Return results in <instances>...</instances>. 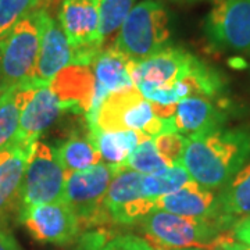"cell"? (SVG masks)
Listing matches in <instances>:
<instances>
[{
    "instance_id": "obj_1",
    "label": "cell",
    "mask_w": 250,
    "mask_h": 250,
    "mask_svg": "<svg viewBox=\"0 0 250 250\" xmlns=\"http://www.w3.org/2000/svg\"><path fill=\"white\" fill-rule=\"evenodd\" d=\"M249 159V129L220 128L188 138L182 166L197 184L218 190Z\"/></svg>"
},
{
    "instance_id": "obj_2",
    "label": "cell",
    "mask_w": 250,
    "mask_h": 250,
    "mask_svg": "<svg viewBox=\"0 0 250 250\" xmlns=\"http://www.w3.org/2000/svg\"><path fill=\"white\" fill-rule=\"evenodd\" d=\"M86 124L102 131H136L152 139L164 132H177L174 120L156 116L152 102L135 85L110 93Z\"/></svg>"
},
{
    "instance_id": "obj_3",
    "label": "cell",
    "mask_w": 250,
    "mask_h": 250,
    "mask_svg": "<svg viewBox=\"0 0 250 250\" xmlns=\"http://www.w3.org/2000/svg\"><path fill=\"white\" fill-rule=\"evenodd\" d=\"M45 11L29 13L0 39V95L34 78Z\"/></svg>"
},
{
    "instance_id": "obj_4",
    "label": "cell",
    "mask_w": 250,
    "mask_h": 250,
    "mask_svg": "<svg viewBox=\"0 0 250 250\" xmlns=\"http://www.w3.org/2000/svg\"><path fill=\"white\" fill-rule=\"evenodd\" d=\"M170 16L160 0H143L129 11L114 47L128 59L141 62L168 46Z\"/></svg>"
},
{
    "instance_id": "obj_5",
    "label": "cell",
    "mask_w": 250,
    "mask_h": 250,
    "mask_svg": "<svg viewBox=\"0 0 250 250\" xmlns=\"http://www.w3.org/2000/svg\"><path fill=\"white\" fill-rule=\"evenodd\" d=\"M146 236L159 246V249H206L221 241V232L232 227L224 218L197 220L182 215L154 210L142 223Z\"/></svg>"
},
{
    "instance_id": "obj_6",
    "label": "cell",
    "mask_w": 250,
    "mask_h": 250,
    "mask_svg": "<svg viewBox=\"0 0 250 250\" xmlns=\"http://www.w3.org/2000/svg\"><path fill=\"white\" fill-rule=\"evenodd\" d=\"M121 168L124 167L100 163L67 175L62 202L77 215L81 229L111 221L104 207V197L111 179Z\"/></svg>"
},
{
    "instance_id": "obj_7",
    "label": "cell",
    "mask_w": 250,
    "mask_h": 250,
    "mask_svg": "<svg viewBox=\"0 0 250 250\" xmlns=\"http://www.w3.org/2000/svg\"><path fill=\"white\" fill-rule=\"evenodd\" d=\"M65 179L67 175L59 159L57 149L38 141L29 154L24 171L21 208L62 202Z\"/></svg>"
},
{
    "instance_id": "obj_8",
    "label": "cell",
    "mask_w": 250,
    "mask_h": 250,
    "mask_svg": "<svg viewBox=\"0 0 250 250\" xmlns=\"http://www.w3.org/2000/svg\"><path fill=\"white\" fill-rule=\"evenodd\" d=\"M57 17L72 47L74 64L90 67L103 50L98 0H62Z\"/></svg>"
},
{
    "instance_id": "obj_9",
    "label": "cell",
    "mask_w": 250,
    "mask_h": 250,
    "mask_svg": "<svg viewBox=\"0 0 250 250\" xmlns=\"http://www.w3.org/2000/svg\"><path fill=\"white\" fill-rule=\"evenodd\" d=\"M203 31L217 50L250 54V0H215Z\"/></svg>"
},
{
    "instance_id": "obj_10",
    "label": "cell",
    "mask_w": 250,
    "mask_h": 250,
    "mask_svg": "<svg viewBox=\"0 0 250 250\" xmlns=\"http://www.w3.org/2000/svg\"><path fill=\"white\" fill-rule=\"evenodd\" d=\"M199 60L185 49L167 46L145 60H131L129 74L135 86L146 98L153 92L174 88L193 70Z\"/></svg>"
},
{
    "instance_id": "obj_11",
    "label": "cell",
    "mask_w": 250,
    "mask_h": 250,
    "mask_svg": "<svg viewBox=\"0 0 250 250\" xmlns=\"http://www.w3.org/2000/svg\"><path fill=\"white\" fill-rule=\"evenodd\" d=\"M18 220L36 241L56 245H68L81 232L77 215L64 202L29 206L21 208Z\"/></svg>"
},
{
    "instance_id": "obj_12",
    "label": "cell",
    "mask_w": 250,
    "mask_h": 250,
    "mask_svg": "<svg viewBox=\"0 0 250 250\" xmlns=\"http://www.w3.org/2000/svg\"><path fill=\"white\" fill-rule=\"evenodd\" d=\"M65 111L70 110L56 96L49 83H38L21 111L16 146L31 149L46 129Z\"/></svg>"
},
{
    "instance_id": "obj_13",
    "label": "cell",
    "mask_w": 250,
    "mask_h": 250,
    "mask_svg": "<svg viewBox=\"0 0 250 250\" xmlns=\"http://www.w3.org/2000/svg\"><path fill=\"white\" fill-rule=\"evenodd\" d=\"M72 64L74 52L71 45L59 21H56L46 10L32 81L36 83H49L59 72Z\"/></svg>"
},
{
    "instance_id": "obj_14",
    "label": "cell",
    "mask_w": 250,
    "mask_h": 250,
    "mask_svg": "<svg viewBox=\"0 0 250 250\" xmlns=\"http://www.w3.org/2000/svg\"><path fill=\"white\" fill-rule=\"evenodd\" d=\"M129 64L131 59H128L114 46L103 49L96 56V59L92 62V72L95 77V92L92 99V107L85 114L86 120L93 117L100 103L110 93L134 86L129 74Z\"/></svg>"
},
{
    "instance_id": "obj_15",
    "label": "cell",
    "mask_w": 250,
    "mask_h": 250,
    "mask_svg": "<svg viewBox=\"0 0 250 250\" xmlns=\"http://www.w3.org/2000/svg\"><path fill=\"white\" fill-rule=\"evenodd\" d=\"M154 205H156V210H163L167 213L189 217V218H197V220L224 218L218 210L217 193L213 189L203 187L193 179L170 195L156 199Z\"/></svg>"
},
{
    "instance_id": "obj_16",
    "label": "cell",
    "mask_w": 250,
    "mask_h": 250,
    "mask_svg": "<svg viewBox=\"0 0 250 250\" xmlns=\"http://www.w3.org/2000/svg\"><path fill=\"white\" fill-rule=\"evenodd\" d=\"M227 118V110L218 106L214 99L202 96H189L179 100L172 117L175 131L187 138L224 128Z\"/></svg>"
},
{
    "instance_id": "obj_17",
    "label": "cell",
    "mask_w": 250,
    "mask_h": 250,
    "mask_svg": "<svg viewBox=\"0 0 250 250\" xmlns=\"http://www.w3.org/2000/svg\"><path fill=\"white\" fill-rule=\"evenodd\" d=\"M49 86L70 111L86 114L92 107L95 77L86 65H68L49 82Z\"/></svg>"
},
{
    "instance_id": "obj_18",
    "label": "cell",
    "mask_w": 250,
    "mask_h": 250,
    "mask_svg": "<svg viewBox=\"0 0 250 250\" xmlns=\"http://www.w3.org/2000/svg\"><path fill=\"white\" fill-rule=\"evenodd\" d=\"M35 146V145H34ZM31 149L16 146L14 153L0 164V224L4 225L13 213L21 208V185Z\"/></svg>"
},
{
    "instance_id": "obj_19",
    "label": "cell",
    "mask_w": 250,
    "mask_h": 250,
    "mask_svg": "<svg viewBox=\"0 0 250 250\" xmlns=\"http://www.w3.org/2000/svg\"><path fill=\"white\" fill-rule=\"evenodd\" d=\"M36 85V82L31 81L0 95V150L16 146L21 111L32 96Z\"/></svg>"
},
{
    "instance_id": "obj_20",
    "label": "cell",
    "mask_w": 250,
    "mask_h": 250,
    "mask_svg": "<svg viewBox=\"0 0 250 250\" xmlns=\"http://www.w3.org/2000/svg\"><path fill=\"white\" fill-rule=\"evenodd\" d=\"M217 199L220 214L232 224V227L239 218L250 215V159L218 189Z\"/></svg>"
},
{
    "instance_id": "obj_21",
    "label": "cell",
    "mask_w": 250,
    "mask_h": 250,
    "mask_svg": "<svg viewBox=\"0 0 250 250\" xmlns=\"http://www.w3.org/2000/svg\"><path fill=\"white\" fill-rule=\"evenodd\" d=\"M88 132L90 141L102 156V160L106 161V164L118 167H124L125 161L135 147L145 139H149L136 131H102L96 126H88Z\"/></svg>"
},
{
    "instance_id": "obj_22",
    "label": "cell",
    "mask_w": 250,
    "mask_h": 250,
    "mask_svg": "<svg viewBox=\"0 0 250 250\" xmlns=\"http://www.w3.org/2000/svg\"><path fill=\"white\" fill-rule=\"evenodd\" d=\"M56 149L65 175L86 170L102 163V156L90 141L89 132H86L85 136L74 135Z\"/></svg>"
},
{
    "instance_id": "obj_23",
    "label": "cell",
    "mask_w": 250,
    "mask_h": 250,
    "mask_svg": "<svg viewBox=\"0 0 250 250\" xmlns=\"http://www.w3.org/2000/svg\"><path fill=\"white\" fill-rule=\"evenodd\" d=\"M143 175L129 168H121L113 177L104 197V207L110 220L128 203L145 197L142 189Z\"/></svg>"
},
{
    "instance_id": "obj_24",
    "label": "cell",
    "mask_w": 250,
    "mask_h": 250,
    "mask_svg": "<svg viewBox=\"0 0 250 250\" xmlns=\"http://www.w3.org/2000/svg\"><path fill=\"white\" fill-rule=\"evenodd\" d=\"M75 250H154L143 238L132 233L111 236L106 229L83 233Z\"/></svg>"
},
{
    "instance_id": "obj_25",
    "label": "cell",
    "mask_w": 250,
    "mask_h": 250,
    "mask_svg": "<svg viewBox=\"0 0 250 250\" xmlns=\"http://www.w3.org/2000/svg\"><path fill=\"white\" fill-rule=\"evenodd\" d=\"M189 181H192L189 172L182 164L171 166L166 171L153 175H143L142 189L145 197L159 199L178 190Z\"/></svg>"
},
{
    "instance_id": "obj_26",
    "label": "cell",
    "mask_w": 250,
    "mask_h": 250,
    "mask_svg": "<svg viewBox=\"0 0 250 250\" xmlns=\"http://www.w3.org/2000/svg\"><path fill=\"white\" fill-rule=\"evenodd\" d=\"M168 167L171 166L159 154L154 142L150 138L139 143L124 164V168L134 170L142 175L159 174L161 171L167 170Z\"/></svg>"
},
{
    "instance_id": "obj_27",
    "label": "cell",
    "mask_w": 250,
    "mask_h": 250,
    "mask_svg": "<svg viewBox=\"0 0 250 250\" xmlns=\"http://www.w3.org/2000/svg\"><path fill=\"white\" fill-rule=\"evenodd\" d=\"M134 3L135 0H98L99 32L103 42L121 28Z\"/></svg>"
},
{
    "instance_id": "obj_28",
    "label": "cell",
    "mask_w": 250,
    "mask_h": 250,
    "mask_svg": "<svg viewBox=\"0 0 250 250\" xmlns=\"http://www.w3.org/2000/svg\"><path fill=\"white\" fill-rule=\"evenodd\" d=\"M39 9V0H0V39L7 35L11 28Z\"/></svg>"
},
{
    "instance_id": "obj_29",
    "label": "cell",
    "mask_w": 250,
    "mask_h": 250,
    "mask_svg": "<svg viewBox=\"0 0 250 250\" xmlns=\"http://www.w3.org/2000/svg\"><path fill=\"white\" fill-rule=\"evenodd\" d=\"M157 152L170 166L182 164L188 138L178 132H164L153 138Z\"/></svg>"
},
{
    "instance_id": "obj_30",
    "label": "cell",
    "mask_w": 250,
    "mask_h": 250,
    "mask_svg": "<svg viewBox=\"0 0 250 250\" xmlns=\"http://www.w3.org/2000/svg\"><path fill=\"white\" fill-rule=\"evenodd\" d=\"M232 235L236 241L250 245V215L242 217L233 224Z\"/></svg>"
},
{
    "instance_id": "obj_31",
    "label": "cell",
    "mask_w": 250,
    "mask_h": 250,
    "mask_svg": "<svg viewBox=\"0 0 250 250\" xmlns=\"http://www.w3.org/2000/svg\"><path fill=\"white\" fill-rule=\"evenodd\" d=\"M0 250H20L16 238L0 224Z\"/></svg>"
},
{
    "instance_id": "obj_32",
    "label": "cell",
    "mask_w": 250,
    "mask_h": 250,
    "mask_svg": "<svg viewBox=\"0 0 250 250\" xmlns=\"http://www.w3.org/2000/svg\"><path fill=\"white\" fill-rule=\"evenodd\" d=\"M218 249L221 250H250V245L232 239L229 236H223L218 243Z\"/></svg>"
},
{
    "instance_id": "obj_33",
    "label": "cell",
    "mask_w": 250,
    "mask_h": 250,
    "mask_svg": "<svg viewBox=\"0 0 250 250\" xmlns=\"http://www.w3.org/2000/svg\"><path fill=\"white\" fill-rule=\"evenodd\" d=\"M14 149H16V146L14 147H10V149H4V150H0V164L1 163H4V161L9 159L10 156L14 153Z\"/></svg>"
},
{
    "instance_id": "obj_34",
    "label": "cell",
    "mask_w": 250,
    "mask_h": 250,
    "mask_svg": "<svg viewBox=\"0 0 250 250\" xmlns=\"http://www.w3.org/2000/svg\"><path fill=\"white\" fill-rule=\"evenodd\" d=\"M57 0H39V9L47 10L50 6H53Z\"/></svg>"
},
{
    "instance_id": "obj_35",
    "label": "cell",
    "mask_w": 250,
    "mask_h": 250,
    "mask_svg": "<svg viewBox=\"0 0 250 250\" xmlns=\"http://www.w3.org/2000/svg\"><path fill=\"white\" fill-rule=\"evenodd\" d=\"M177 1H182V3H193V1H200V0H177Z\"/></svg>"
},
{
    "instance_id": "obj_36",
    "label": "cell",
    "mask_w": 250,
    "mask_h": 250,
    "mask_svg": "<svg viewBox=\"0 0 250 250\" xmlns=\"http://www.w3.org/2000/svg\"><path fill=\"white\" fill-rule=\"evenodd\" d=\"M178 250H206V249H200V248H188V249H178Z\"/></svg>"
},
{
    "instance_id": "obj_37",
    "label": "cell",
    "mask_w": 250,
    "mask_h": 250,
    "mask_svg": "<svg viewBox=\"0 0 250 250\" xmlns=\"http://www.w3.org/2000/svg\"><path fill=\"white\" fill-rule=\"evenodd\" d=\"M154 250H163V249H154Z\"/></svg>"
},
{
    "instance_id": "obj_38",
    "label": "cell",
    "mask_w": 250,
    "mask_h": 250,
    "mask_svg": "<svg viewBox=\"0 0 250 250\" xmlns=\"http://www.w3.org/2000/svg\"><path fill=\"white\" fill-rule=\"evenodd\" d=\"M215 250H221V249H215Z\"/></svg>"
}]
</instances>
